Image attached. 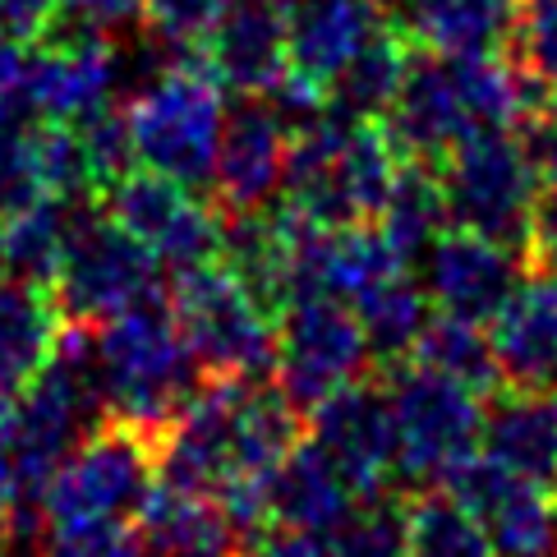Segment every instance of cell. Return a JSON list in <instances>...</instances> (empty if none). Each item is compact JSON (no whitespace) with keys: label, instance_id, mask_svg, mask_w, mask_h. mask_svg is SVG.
<instances>
[{"label":"cell","instance_id":"6da1fadb","mask_svg":"<svg viewBox=\"0 0 557 557\" xmlns=\"http://www.w3.org/2000/svg\"><path fill=\"white\" fill-rule=\"evenodd\" d=\"M548 107L525 70L507 55H429L414 51L383 129L410 162L443 166L447 152L480 134L521 129L530 111Z\"/></svg>","mask_w":557,"mask_h":557},{"label":"cell","instance_id":"7a4b0ae2","mask_svg":"<svg viewBox=\"0 0 557 557\" xmlns=\"http://www.w3.org/2000/svg\"><path fill=\"white\" fill-rule=\"evenodd\" d=\"M401 152L387 129L373 121H350L336 111H318L300 129H290L286 152V208L318 226H360L373 222L392 189Z\"/></svg>","mask_w":557,"mask_h":557},{"label":"cell","instance_id":"3957f363","mask_svg":"<svg viewBox=\"0 0 557 557\" xmlns=\"http://www.w3.org/2000/svg\"><path fill=\"white\" fill-rule=\"evenodd\" d=\"M92 336L107 420H121L157 437L185 410L189 396L203 387V369L185 346L162 295L97 323Z\"/></svg>","mask_w":557,"mask_h":557},{"label":"cell","instance_id":"277c9868","mask_svg":"<svg viewBox=\"0 0 557 557\" xmlns=\"http://www.w3.org/2000/svg\"><path fill=\"white\" fill-rule=\"evenodd\" d=\"M166 305L203 377H240V383L272 377L276 369L272 313L235 282L226 263H198L175 272Z\"/></svg>","mask_w":557,"mask_h":557},{"label":"cell","instance_id":"5b68a950","mask_svg":"<svg viewBox=\"0 0 557 557\" xmlns=\"http://www.w3.org/2000/svg\"><path fill=\"white\" fill-rule=\"evenodd\" d=\"M125 121L134 157L148 171L171 175L181 185H208L226 129L222 78L203 61L171 65L134 97Z\"/></svg>","mask_w":557,"mask_h":557},{"label":"cell","instance_id":"8992f818","mask_svg":"<svg viewBox=\"0 0 557 557\" xmlns=\"http://www.w3.org/2000/svg\"><path fill=\"white\" fill-rule=\"evenodd\" d=\"M437 175H443L451 226L507 245L530 263L534 208H540V171H534L521 134L497 129V134L470 138V144L447 152V162L437 166Z\"/></svg>","mask_w":557,"mask_h":557},{"label":"cell","instance_id":"52a82bcc","mask_svg":"<svg viewBox=\"0 0 557 557\" xmlns=\"http://www.w3.org/2000/svg\"><path fill=\"white\" fill-rule=\"evenodd\" d=\"M157 258L111 212H78L61 268L51 276V305L61 323L97 327L157 295Z\"/></svg>","mask_w":557,"mask_h":557},{"label":"cell","instance_id":"ba28073f","mask_svg":"<svg viewBox=\"0 0 557 557\" xmlns=\"http://www.w3.org/2000/svg\"><path fill=\"white\" fill-rule=\"evenodd\" d=\"M387 396L396 420V480L429 488L461 456L480 447L484 433L480 392L410 360V364H392Z\"/></svg>","mask_w":557,"mask_h":557},{"label":"cell","instance_id":"9c48e42d","mask_svg":"<svg viewBox=\"0 0 557 557\" xmlns=\"http://www.w3.org/2000/svg\"><path fill=\"white\" fill-rule=\"evenodd\" d=\"M157 488V447L148 433L102 420L78 443L42 497L51 525L70 521H134Z\"/></svg>","mask_w":557,"mask_h":557},{"label":"cell","instance_id":"30bf717a","mask_svg":"<svg viewBox=\"0 0 557 557\" xmlns=\"http://www.w3.org/2000/svg\"><path fill=\"white\" fill-rule=\"evenodd\" d=\"M373 364L369 336L346 300L300 295L276 313V369L272 383L290 396L295 410H313L336 387L364 377Z\"/></svg>","mask_w":557,"mask_h":557},{"label":"cell","instance_id":"8fae6325","mask_svg":"<svg viewBox=\"0 0 557 557\" xmlns=\"http://www.w3.org/2000/svg\"><path fill=\"white\" fill-rule=\"evenodd\" d=\"M107 212L171 272L216 263L222 253V212L208 208L194 185H181L148 166L121 175L107 189Z\"/></svg>","mask_w":557,"mask_h":557},{"label":"cell","instance_id":"7c38bea8","mask_svg":"<svg viewBox=\"0 0 557 557\" xmlns=\"http://www.w3.org/2000/svg\"><path fill=\"white\" fill-rule=\"evenodd\" d=\"M115 78H121V55L102 37V28H65V18H55L47 33L33 37V47H24L18 88L42 121L78 125L92 111L111 107Z\"/></svg>","mask_w":557,"mask_h":557},{"label":"cell","instance_id":"4fadbf2b","mask_svg":"<svg viewBox=\"0 0 557 557\" xmlns=\"http://www.w3.org/2000/svg\"><path fill=\"white\" fill-rule=\"evenodd\" d=\"M437 488H447L456 503L480 516L497 557H553L557 553L553 488L511 474L507 466H497L484 447L461 456V461L437 480Z\"/></svg>","mask_w":557,"mask_h":557},{"label":"cell","instance_id":"5bb4252c","mask_svg":"<svg viewBox=\"0 0 557 557\" xmlns=\"http://www.w3.org/2000/svg\"><path fill=\"white\" fill-rule=\"evenodd\" d=\"M383 28L373 0H300L290 5V74L276 88L286 107H300L318 115L327 102V88L336 84L360 47Z\"/></svg>","mask_w":557,"mask_h":557},{"label":"cell","instance_id":"9a60e30c","mask_svg":"<svg viewBox=\"0 0 557 557\" xmlns=\"http://www.w3.org/2000/svg\"><path fill=\"white\" fill-rule=\"evenodd\" d=\"M309 437L350 474V484L364 497H377L387 480H396V420L387 383L355 377L323 396L309 410Z\"/></svg>","mask_w":557,"mask_h":557},{"label":"cell","instance_id":"2e32d148","mask_svg":"<svg viewBox=\"0 0 557 557\" xmlns=\"http://www.w3.org/2000/svg\"><path fill=\"white\" fill-rule=\"evenodd\" d=\"M222 88L276 92L290 74V5L286 0H226L203 42L194 47Z\"/></svg>","mask_w":557,"mask_h":557},{"label":"cell","instance_id":"e0dca14e","mask_svg":"<svg viewBox=\"0 0 557 557\" xmlns=\"http://www.w3.org/2000/svg\"><path fill=\"white\" fill-rule=\"evenodd\" d=\"M521 253L461 226H447L424 253V290L433 309L470 318V323H493L497 309L521 286Z\"/></svg>","mask_w":557,"mask_h":557},{"label":"cell","instance_id":"ac0fdd59","mask_svg":"<svg viewBox=\"0 0 557 557\" xmlns=\"http://www.w3.org/2000/svg\"><path fill=\"white\" fill-rule=\"evenodd\" d=\"M290 152L286 121L263 102H249L235 115H226L222 148L212 162V194L222 212H253L268 208L272 194L282 189Z\"/></svg>","mask_w":557,"mask_h":557},{"label":"cell","instance_id":"d6986e66","mask_svg":"<svg viewBox=\"0 0 557 557\" xmlns=\"http://www.w3.org/2000/svg\"><path fill=\"white\" fill-rule=\"evenodd\" d=\"M488 342L507 387L557 392V276L553 272L521 276L511 300L497 309Z\"/></svg>","mask_w":557,"mask_h":557},{"label":"cell","instance_id":"ffe728a7","mask_svg":"<svg viewBox=\"0 0 557 557\" xmlns=\"http://www.w3.org/2000/svg\"><path fill=\"white\" fill-rule=\"evenodd\" d=\"M134 534L144 557H240L245 530L208 493L157 484L134 511Z\"/></svg>","mask_w":557,"mask_h":557},{"label":"cell","instance_id":"44dd1931","mask_svg":"<svg viewBox=\"0 0 557 557\" xmlns=\"http://www.w3.org/2000/svg\"><path fill=\"white\" fill-rule=\"evenodd\" d=\"M360 503H364V493L350 484V474L313 437L309 443L300 437L272 474V525H290V530L327 540Z\"/></svg>","mask_w":557,"mask_h":557},{"label":"cell","instance_id":"7402d4cb","mask_svg":"<svg viewBox=\"0 0 557 557\" xmlns=\"http://www.w3.org/2000/svg\"><path fill=\"white\" fill-rule=\"evenodd\" d=\"M521 0H401V33L429 55H503L516 42Z\"/></svg>","mask_w":557,"mask_h":557},{"label":"cell","instance_id":"603a6c76","mask_svg":"<svg viewBox=\"0 0 557 557\" xmlns=\"http://www.w3.org/2000/svg\"><path fill=\"white\" fill-rule=\"evenodd\" d=\"M480 447L521 480L557 488V392L507 387L484 410Z\"/></svg>","mask_w":557,"mask_h":557},{"label":"cell","instance_id":"cb8c5ba5","mask_svg":"<svg viewBox=\"0 0 557 557\" xmlns=\"http://www.w3.org/2000/svg\"><path fill=\"white\" fill-rule=\"evenodd\" d=\"M61 313L51 295L18 276H0V396L28 387L51 360Z\"/></svg>","mask_w":557,"mask_h":557},{"label":"cell","instance_id":"d4e9b609","mask_svg":"<svg viewBox=\"0 0 557 557\" xmlns=\"http://www.w3.org/2000/svg\"><path fill=\"white\" fill-rule=\"evenodd\" d=\"M410 61H414V47L406 42V33L377 28L360 47V55L336 74L323 107L336 115H350V121H383L396 102V92L406 84Z\"/></svg>","mask_w":557,"mask_h":557},{"label":"cell","instance_id":"484cf974","mask_svg":"<svg viewBox=\"0 0 557 557\" xmlns=\"http://www.w3.org/2000/svg\"><path fill=\"white\" fill-rule=\"evenodd\" d=\"M373 226L387 235V245L401 253L406 263H414L420 253H429V245L451 226L437 166L401 157V166H396V175H392V189L383 198V208H377Z\"/></svg>","mask_w":557,"mask_h":557},{"label":"cell","instance_id":"4316f807","mask_svg":"<svg viewBox=\"0 0 557 557\" xmlns=\"http://www.w3.org/2000/svg\"><path fill=\"white\" fill-rule=\"evenodd\" d=\"M429 290L410 282V272H396L387 282H377L373 290H364L360 300H355V318H360V327L369 336V350L373 360H383L387 369L392 364H406L414 346H420V336L429 327Z\"/></svg>","mask_w":557,"mask_h":557},{"label":"cell","instance_id":"83f0119b","mask_svg":"<svg viewBox=\"0 0 557 557\" xmlns=\"http://www.w3.org/2000/svg\"><path fill=\"white\" fill-rule=\"evenodd\" d=\"M410 360L451 377V383H461L470 392H480V396H493L503 387V373H497L493 342H488L484 323H470V318H456V313L429 318V327H424Z\"/></svg>","mask_w":557,"mask_h":557},{"label":"cell","instance_id":"f1b7e54d","mask_svg":"<svg viewBox=\"0 0 557 557\" xmlns=\"http://www.w3.org/2000/svg\"><path fill=\"white\" fill-rule=\"evenodd\" d=\"M74 203L70 198H37L5 216V268L18 282L51 286L55 268L65 258L70 231H74Z\"/></svg>","mask_w":557,"mask_h":557},{"label":"cell","instance_id":"f546056e","mask_svg":"<svg viewBox=\"0 0 557 557\" xmlns=\"http://www.w3.org/2000/svg\"><path fill=\"white\" fill-rule=\"evenodd\" d=\"M410 557H497L484 521L461 507L447 488H424L406 507Z\"/></svg>","mask_w":557,"mask_h":557},{"label":"cell","instance_id":"4dcf8cb0","mask_svg":"<svg viewBox=\"0 0 557 557\" xmlns=\"http://www.w3.org/2000/svg\"><path fill=\"white\" fill-rule=\"evenodd\" d=\"M332 557H410V521L406 507L392 497H364L342 525L327 534Z\"/></svg>","mask_w":557,"mask_h":557},{"label":"cell","instance_id":"1f68e13d","mask_svg":"<svg viewBox=\"0 0 557 557\" xmlns=\"http://www.w3.org/2000/svg\"><path fill=\"white\" fill-rule=\"evenodd\" d=\"M516 65L548 107H557V0H521L516 18Z\"/></svg>","mask_w":557,"mask_h":557},{"label":"cell","instance_id":"d6a6232c","mask_svg":"<svg viewBox=\"0 0 557 557\" xmlns=\"http://www.w3.org/2000/svg\"><path fill=\"white\" fill-rule=\"evenodd\" d=\"M78 144H84V157H88V171H92V189L107 194L121 175L134 171V138H129V121L115 107H102L92 111L88 121H78Z\"/></svg>","mask_w":557,"mask_h":557},{"label":"cell","instance_id":"836d02e7","mask_svg":"<svg viewBox=\"0 0 557 557\" xmlns=\"http://www.w3.org/2000/svg\"><path fill=\"white\" fill-rule=\"evenodd\" d=\"M42 557H144L129 521H70L51 525Z\"/></svg>","mask_w":557,"mask_h":557},{"label":"cell","instance_id":"e575fe53","mask_svg":"<svg viewBox=\"0 0 557 557\" xmlns=\"http://www.w3.org/2000/svg\"><path fill=\"white\" fill-rule=\"evenodd\" d=\"M226 0H144V18L175 47H198Z\"/></svg>","mask_w":557,"mask_h":557},{"label":"cell","instance_id":"d590c367","mask_svg":"<svg viewBox=\"0 0 557 557\" xmlns=\"http://www.w3.org/2000/svg\"><path fill=\"white\" fill-rule=\"evenodd\" d=\"M240 557H332V553H327V540H318V534L290 530V525H268L245 544Z\"/></svg>","mask_w":557,"mask_h":557},{"label":"cell","instance_id":"8d00e7d4","mask_svg":"<svg viewBox=\"0 0 557 557\" xmlns=\"http://www.w3.org/2000/svg\"><path fill=\"white\" fill-rule=\"evenodd\" d=\"M65 0H0V28L14 37H37L61 18Z\"/></svg>","mask_w":557,"mask_h":557},{"label":"cell","instance_id":"74e56055","mask_svg":"<svg viewBox=\"0 0 557 557\" xmlns=\"http://www.w3.org/2000/svg\"><path fill=\"white\" fill-rule=\"evenodd\" d=\"M61 14H74L78 24L92 28H115L129 18H144V0H65Z\"/></svg>","mask_w":557,"mask_h":557},{"label":"cell","instance_id":"f35d334b","mask_svg":"<svg viewBox=\"0 0 557 557\" xmlns=\"http://www.w3.org/2000/svg\"><path fill=\"white\" fill-rule=\"evenodd\" d=\"M18 74H24V47L10 42L5 28H0V92L18 84Z\"/></svg>","mask_w":557,"mask_h":557},{"label":"cell","instance_id":"ab89813d","mask_svg":"<svg viewBox=\"0 0 557 557\" xmlns=\"http://www.w3.org/2000/svg\"><path fill=\"white\" fill-rule=\"evenodd\" d=\"M0 268H5V216H0Z\"/></svg>","mask_w":557,"mask_h":557},{"label":"cell","instance_id":"60d3db41","mask_svg":"<svg viewBox=\"0 0 557 557\" xmlns=\"http://www.w3.org/2000/svg\"><path fill=\"white\" fill-rule=\"evenodd\" d=\"M544 263H548V272H553V276H557V249H553V253H548V258H544Z\"/></svg>","mask_w":557,"mask_h":557},{"label":"cell","instance_id":"b9f144b4","mask_svg":"<svg viewBox=\"0 0 557 557\" xmlns=\"http://www.w3.org/2000/svg\"><path fill=\"white\" fill-rule=\"evenodd\" d=\"M373 5H387V0H373Z\"/></svg>","mask_w":557,"mask_h":557},{"label":"cell","instance_id":"7bdbcfd3","mask_svg":"<svg viewBox=\"0 0 557 557\" xmlns=\"http://www.w3.org/2000/svg\"><path fill=\"white\" fill-rule=\"evenodd\" d=\"M553 557H557V553H553Z\"/></svg>","mask_w":557,"mask_h":557}]
</instances>
